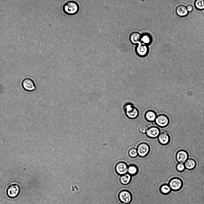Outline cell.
Listing matches in <instances>:
<instances>
[{
    "mask_svg": "<svg viewBox=\"0 0 204 204\" xmlns=\"http://www.w3.org/2000/svg\"><path fill=\"white\" fill-rule=\"evenodd\" d=\"M63 9L64 12L66 14L69 15H74L78 12L79 6L76 2L69 1L64 5Z\"/></svg>",
    "mask_w": 204,
    "mask_h": 204,
    "instance_id": "obj_1",
    "label": "cell"
},
{
    "mask_svg": "<svg viewBox=\"0 0 204 204\" xmlns=\"http://www.w3.org/2000/svg\"><path fill=\"white\" fill-rule=\"evenodd\" d=\"M126 114L129 118L134 119L136 118L139 115L138 110L131 104H127L124 107Z\"/></svg>",
    "mask_w": 204,
    "mask_h": 204,
    "instance_id": "obj_2",
    "label": "cell"
},
{
    "mask_svg": "<svg viewBox=\"0 0 204 204\" xmlns=\"http://www.w3.org/2000/svg\"><path fill=\"white\" fill-rule=\"evenodd\" d=\"M118 197L121 202L127 204L130 203L132 199L131 193L126 190H123L120 191L119 193Z\"/></svg>",
    "mask_w": 204,
    "mask_h": 204,
    "instance_id": "obj_3",
    "label": "cell"
},
{
    "mask_svg": "<svg viewBox=\"0 0 204 204\" xmlns=\"http://www.w3.org/2000/svg\"><path fill=\"white\" fill-rule=\"evenodd\" d=\"M137 150L138 155L141 157H144L149 153L150 147L146 142L141 143L138 146Z\"/></svg>",
    "mask_w": 204,
    "mask_h": 204,
    "instance_id": "obj_4",
    "label": "cell"
},
{
    "mask_svg": "<svg viewBox=\"0 0 204 204\" xmlns=\"http://www.w3.org/2000/svg\"><path fill=\"white\" fill-rule=\"evenodd\" d=\"M20 192V188L18 185L12 184L6 190L7 196L11 198H14L17 197Z\"/></svg>",
    "mask_w": 204,
    "mask_h": 204,
    "instance_id": "obj_5",
    "label": "cell"
},
{
    "mask_svg": "<svg viewBox=\"0 0 204 204\" xmlns=\"http://www.w3.org/2000/svg\"><path fill=\"white\" fill-rule=\"evenodd\" d=\"M22 85L23 89L28 92H32L36 90V87L34 81L31 79L27 78L22 81Z\"/></svg>",
    "mask_w": 204,
    "mask_h": 204,
    "instance_id": "obj_6",
    "label": "cell"
},
{
    "mask_svg": "<svg viewBox=\"0 0 204 204\" xmlns=\"http://www.w3.org/2000/svg\"><path fill=\"white\" fill-rule=\"evenodd\" d=\"M128 165L125 162H119L115 166V170L118 175L121 176L128 173Z\"/></svg>",
    "mask_w": 204,
    "mask_h": 204,
    "instance_id": "obj_7",
    "label": "cell"
},
{
    "mask_svg": "<svg viewBox=\"0 0 204 204\" xmlns=\"http://www.w3.org/2000/svg\"><path fill=\"white\" fill-rule=\"evenodd\" d=\"M171 190L177 191L180 190L182 186V180L178 178H173L170 181L169 185Z\"/></svg>",
    "mask_w": 204,
    "mask_h": 204,
    "instance_id": "obj_8",
    "label": "cell"
},
{
    "mask_svg": "<svg viewBox=\"0 0 204 204\" xmlns=\"http://www.w3.org/2000/svg\"><path fill=\"white\" fill-rule=\"evenodd\" d=\"M156 124L159 127H164L167 126L169 124V120L166 115H161L158 116L155 120Z\"/></svg>",
    "mask_w": 204,
    "mask_h": 204,
    "instance_id": "obj_9",
    "label": "cell"
},
{
    "mask_svg": "<svg viewBox=\"0 0 204 204\" xmlns=\"http://www.w3.org/2000/svg\"><path fill=\"white\" fill-rule=\"evenodd\" d=\"M136 53L140 57L146 56L148 52V48L147 45L144 44L139 43L136 49Z\"/></svg>",
    "mask_w": 204,
    "mask_h": 204,
    "instance_id": "obj_10",
    "label": "cell"
},
{
    "mask_svg": "<svg viewBox=\"0 0 204 204\" xmlns=\"http://www.w3.org/2000/svg\"><path fill=\"white\" fill-rule=\"evenodd\" d=\"M158 140L161 145H166L169 143L170 140V138L167 132H162L160 133L158 136Z\"/></svg>",
    "mask_w": 204,
    "mask_h": 204,
    "instance_id": "obj_11",
    "label": "cell"
},
{
    "mask_svg": "<svg viewBox=\"0 0 204 204\" xmlns=\"http://www.w3.org/2000/svg\"><path fill=\"white\" fill-rule=\"evenodd\" d=\"M146 133L147 136L148 137L155 138L159 136L160 134V131L157 127H152L148 129Z\"/></svg>",
    "mask_w": 204,
    "mask_h": 204,
    "instance_id": "obj_12",
    "label": "cell"
},
{
    "mask_svg": "<svg viewBox=\"0 0 204 204\" xmlns=\"http://www.w3.org/2000/svg\"><path fill=\"white\" fill-rule=\"evenodd\" d=\"M176 12L178 16L181 17H185L189 13L187 7L183 5L178 6L176 8Z\"/></svg>",
    "mask_w": 204,
    "mask_h": 204,
    "instance_id": "obj_13",
    "label": "cell"
},
{
    "mask_svg": "<svg viewBox=\"0 0 204 204\" xmlns=\"http://www.w3.org/2000/svg\"><path fill=\"white\" fill-rule=\"evenodd\" d=\"M188 155L186 152L181 150L178 152L176 155L177 161L180 163H185L187 160Z\"/></svg>",
    "mask_w": 204,
    "mask_h": 204,
    "instance_id": "obj_14",
    "label": "cell"
},
{
    "mask_svg": "<svg viewBox=\"0 0 204 204\" xmlns=\"http://www.w3.org/2000/svg\"><path fill=\"white\" fill-rule=\"evenodd\" d=\"M131 176L129 174L127 173L124 175L121 176L119 180L122 185H126L129 184L130 182Z\"/></svg>",
    "mask_w": 204,
    "mask_h": 204,
    "instance_id": "obj_15",
    "label": "cell"
},
{
    "mask_svg": "<svg viewBox=\"0 0 204 204\" xmlns=\"http://www.w3.org/2000/svg\"><path fill=\"white\" fill-rule=\"evenodd\" d=\"M142 36L139 33L134 32L132 33L130 36L131 42L133 44H139L141 40Z\"/></svg>",
    "mask_w": 204,
    "mask_h": 204,
    "instance_id": "obj_16",
    "label": "cell"
},
{
    "mask_svg": "<svg viewBox=\"0 0 204 204\" xmlns=\"http://www.w3.org/2000/svg\"><path fill=\"white\" fill-rule=\"evenodd\" d=\"M145 118L146 120L149 122H153L155 120L156 115L155 113L152 111H149L145 114Z\"/></svg>",
    "mask_w": 204,
    "mask_h": 204,
    "instance_id": "obj_17",
    "label": "cell"
},
{
    "mask_svg": "<svg viewBox=\"0 0 204 204\" xmlns=\"http://www.w3.org/2000/svg\"><path fill=\"white\" fill-rule=\"evenodd\" d=\"M171 190L169 186L167 185H162L159 188L161 193L164 195H167L170 193Z\"/></svg>",
    "mask_w": 204,
    "mask_h": 204,
    "instance_id": "obj_18",
    "label": "cell"
},
{
    "mask_svg": "<svg viewBox=\"0 0 204 204\" xmlns=\"http://www.w3.org/2000/svg\"><path fill=\"white\" fill-rule=\"evenodd\" d=\"M185 165L186 169L189 170H192L195 167L196 163L194 160L189 159L185 162Z\"/></svg>",
    "mask_w": 204,
    "mask_h": 204,
    "instance_id": "obj_19",
    "label": "cell"
},
{
    "mask_svg": "<svg viewBox=\"0 0 204 204\" xmlns=\"http://www.w3.org/2000/svg\"><path fill=\"white\" fill-rule=\"evenodd\" d=\"M128 173L131 176L136 175L138 172L137 167L134 165H128Z\"/></svg>",
    "mask_w": 204,
    "mask_h": 204,
    "instance_id": "obj_20",
    "label": "cell"
},
{
    "mask_svg": "<svg viewBox=\"0 0 204 204\" xmlns=\"http://www.w3.org/2000/svg\"><path fill=\"white\" fill-rule=\"evenodd\" d=\"M149 128L148 125L145 123L140 124L138 127L139 131L140 133L144 134L146 133Z\"/></svg>",
    "mask_w": 204,
    "mask_h": 204,
    "instance_id": "obj_21",
    "label": "cell"
},
{
    "mask_svg": "<svg viewBox=\"0 0 204 204\" xmlns=\"http://www.w3.org/2000/svg\"><path fill=\"white\" fill-rule=\"evenodd\" d=\"M141 40L144 44L147 45L151 43L152 38L149 35L145 34L143 36H142Z\"/></svg>",
    "mask_w": 204,
    "mask_h": 204,
    "instance_id": "obj_22",
    "label": "cell"
},
{
    "mask_svg": "<svg viewBox=\"0 0 204 204\" xmlns=\"http://www.w3.org/2000/svg\"><path fill=\"white\" fill-rule=\"evenodd\" d=\"M195 8L198 10H202L204 9V1L203 0H196L195 2Z\"/></svg>",
    "mask_w": 204,
    "mask_h": 204,
    "instance_id": "obj_23",
    "label": "cell"
},
{
    "mask_svg": "<svg viewBox=\"0 0 204 204\" xmlns=\"http://www.w3.org/2000/svg\"><path fill=\"white\" fill-rule=\"evenodd\" d=\"M129 155L131 158H135L138 155L137 149L131 148L129 151Z\"/></svg>",
    "mask_w": 204,
    "mask_h": 204,
    "instance_id": "obj_24",
    "label": "cell"
},
{
    "mask_svg": "<svg viewBox=\"0 0 204 204\" xmlns=\"http://www.w3.org/2000/svg\"><path fill=\"white\" fill-rule=\"evenodd\" d=\"M185 166L182 163H179L177 166V169L179 172H182L185 169Z\"/></svg>",
    "mask_w": 204,
    "mask_h": 204,
    "instance_id": "obj_25",
    "label": "cell"
},
{
    "mask_svg": "<svg viewBox=\"0 0 204 204\" xmlns=\"http://www.w3.org/2000/svg\"><path fill=\"white\" fill-rule=\"evenodd\" d=\"M187 10L189 12H192L193 10V7L191 5H189L187 7Z\"/></svg>",
    "mask_w": 204,
    "mask_h": 204,
    "instance_id": "obj_26",
    "label": "cell"
},
{
    "mask_svg": "<svg viewBox=\"0 0 204 204\" xmlns=\"http://www.w3.org/2000/svg\"><path fill=\"white\" fill-rule=\"evenodd\" d=\"M119 204H127L124 203H122L120 202V203Z\"/></svg>",
    "mask_w": 204,
    "mask_h": 204,
    "instance_id": "obj_27",
    "label": "cell"
}]
</instances>
